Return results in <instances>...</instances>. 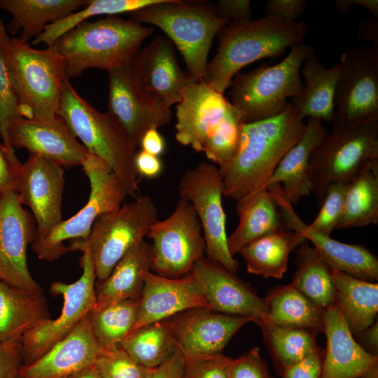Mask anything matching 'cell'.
<instances>
[{
	"label": "cell",
	"instance_id": "6",
	"mask_svg": "<svg viewBox=\"0 0 378 378\" xmlns=\"http://www.w3.org/2000/svg\"><path fill=\"white\" fill-rule=\"evenodd\" d=\"M131 18L162 29L181 54L188 73L204 80L208 55L218 32L230 22L203 3L162 0L131 13Z\"/></svg>",
	"mask_w": 378,
	"mask_h": 378
},
{
	"label": "cell",
	"instance_id": "30",
	"mask_svg": "<svg viewBox=\"0 0 378 378\" xmlns=\"http://www.w3.org/2000/svg\"><path fill=\"white\" fill-rule=\"evenodd\" d=\"M339 64L326 68L314 55H309L300 68L304 78L300 94L290 103L301 117L315 118L332 122L334 117V97L339 78Z\"/></svg>",
	"mask_w": 378,
	"mask_h": 378
},
{
	"label": "cell",
	"instance_id": "25",
	"mask_svg": "<svg viewBox=\"0 0 378 378\" xmlns=\"http://www.w3.org/2000/svg\"><path fill=\"white\" fill-rule=\"evenodd\" d=\"M101 348L90 313L41 356L22 365L19 378H67L93 365Z\"/></svg>",
	"mask_w": 378,
	"mask_h": 378
},
{
	"label": "cell",
	"instance_id": "49",
	"mask_svg": "<svg viewBox=\"0 0 378 378\" xmlns=\"http://www.w3.org/2000/svg\"><path fill=\"white\" fill-rule=\"evenodd\" d=\"M22 365L21 340L0 341V378H18Z\"/></svg>",
	"mask_w": 378,
	"mask_h": 378
},
{
	"label": "cell",
	"instance_id": "45",
	"mask_svg": "<svg viewBox=\"0 0 378 378\" xmlns=\"http://www.w3.org/2000/svg\"><path fill=\"white\" fill-rule=\"evenodd\" d=\"M22 118L19 113V102L13 89L7 67L0 55V136L2 144L14 152L9 144L8 130L10 123Z\"/></svg>",
	"mask_w": 378,
	"mask_h": 378
},
{
	"label": "cell",
	"instance_id": "27",
	"mask_svg": "<svg viewBox=\"0 0 378 378\" xmlns=\"http://www.w3.org/2000/svg\"><path fill=\"white\" fill-rule=\"evenodd\" d=\"M239 223L227 237V246L234 257L252 241L267 234L285 230L281 209L264 188L237 201Z\"/></svg>",
	"mask_w": 378,
	"mask_h": 378
},
{
	"label": "cell",
	"instance_id": "40",
	"mask_svg": "<svg viewBox=\"0 0 378 378\" xmlns=\"http://www.w3.org/2000/svg\"><path fill=\"white\" fill-rule=\"evenodd\" d=\"M256 323L262 330L265 342L280 374L318 346L316 333L312 331L262 322Z\"/></svg>",
	"mask_w": 378,
	"mask_h": 378
},
{
	"label": "cell",
	"instance_id": "34",
	"mask_svg": "<svg viewBox=\"0 0 378 378\" xmlns=\"http://www.w3.org/2000/svg\"><path fill=\"white\" fill-rule=\"evenodd\" d=\"M335 303L352 334L371 326L378 314V284L331 270Z\"/></svg>",
	"mask_w": 378,
	"mask_h": 378
},
{
	"label": "cell",
	"instance_id": "18",
	"mask_svg": "<svg viewBox=\"0 0 378 378\" xmlns=\"http://www.w3.org/2000/svg\"><path fill=\"white\" fill-rule=\"evenodd\" d=\"M15 190L0 197V281L30 290H42L27 266V248L34 241L33 217L22 206Z\"/></svg>",
	"mask_w": 378,
	"mask_h": 378
},
{
	"label": "cell",
	"instance_id": "52",
	"mask_svg": "<svg viewBox=\"0 0 378 378\" xmlns=\"http://www.w3.org/2000/svg\"><path fill=\"white\" fill-rule=\"evenodd\" d=\"M250 0H219L215 7L218 15L230 22L251 20L253 10Z\"/></svg>",
	"mask_w": 378,
	"mask_h": 378
},
{
	"label": "cell",
	"instance_id": "48",
	"mask_svg": "<svg viewBox=\"0 0 378 378\" xmlns=\"http://www.w3.org/2000/svg\"><path fill=\"white\" fill-rule=\"evenodd\" d=\"M323 355L317 346L301 360L288 367L281 374L282 378H321Z\"/></svg>",
	"mask_w": 378,
	"mask_h": 378
},
{
	"label": "cell",
	"instance_id": "32",
	"mask_svg": "<svg viewBox=\"0 0 378 378\" xmlns=\"http://www.w3.org/2000/svg\"><path fill=\"white\" fill-rule=\"evenodd\" d=\"M265 300L268 309L267 318L255 323L323 332L325 309L291 284L271 289Z\"/></svg>",
	"mask_w": 378,
	"mask_h": 378
},
{
	"label": "cell",
	"instance_id": "24",
	"mask_svg": "<svg viewBox=\"0 0 378 378\" xmlns=\"http://www.w3.org/2000/svg\"><path fill=\"white\" fill-rule=\"evenodd\" d=\"M203 307L207 308L206 300L198 281L191 273L172 279L148 270L144 276L137 320L130 335L152 323L168 319L187 310Z\"/></svg>",
	"mask_w": 378,
	"mask_h": 378
},
{
	"label": "cell",
	"instance_id": "35",
	"mask_svg": "<svg viewBox=\"0 0 378 378\" xmlns=\"http://www.w3.org/2000/svg\"><path fill=\"white\" fill-rule=\"evenodd\" d=\"M306 238L300 233L284 230L263 236L241 250L250 274L281 279L287 270L290 252Z\"/></svg>",
	"mask_w": 378,
	"mask_h": 378
},
{
	"label": "cell",
	"instance_id": "39",
	"mask_svg": "<svg viewBox=\"0 0 378 378\" xmlns=\"http://www.w3.org/2000/svg\"><path fill=\"white\" fill-rule=\"evenodd\" d=\"M141 296L94 308L90 318L94 336L102 348L120 344L134 328Z\"/></svg>",
	"mask_w": 378,
	"mask_h": 378
},
{
	"label": "cell",
	"instance_id": "21",
	"mask_svg": "<svg viewBox=\"0 0 378 378\" xmlns=\"http://www.w3.org/2000/svg\"><path fill=\"white\" fill-rule=\"evenodd\" d=\"M166 320L178 347L189 355L223 353L242 326L254 322L249 317L218 313L206 307L187 310Z\"/></svg>",
	"mask_w": 378,
	"mask_h": 378
},
{
	"label": "cell",
	"instance_id": "16",
	"mask_svg": "<svg viewBox=\"0 0 378 378\" xmlns=\"http://www.w3.org/2000/svg\"><path fill=\"white\" fill-rule=\"evenodd\" d=\"M64 186L63 167L45 157L29 154L20 167L15 190L33 213L37 225L34 241L46 238L62 221Z\"/></svg>",
	"mask_w": 378,
	"mask_h": 378
},
{
	"label": "cell",
	"instance_id": "22",
	"mask_svg": "<svg viewBox=\"0 0 378 378\" xmlns=\"http://www.w3.org/2000/svg\"><path fill=\"white\" fill-rule=\"evenodd\" d=\"M174 47L166 36H157L131 64L141 86L170 108L181 101L182 90L197 82L179 66Z\"/></svg>",
	"mask_w": 378,
	"mask_h": 378
},
{
	"label": "cell",
	"instance_id": "4",
	"mask_svg": "<svg viewBox=\"0 0 378 378\" xmlns=\"http://www.w3.org/2000/svg\"><path fill=\"white\" fill-rule=\"evenodd\" d=\"M0 55L19 102V113L27 119L57 116L66 80V66L52 46L36 49L10 38L0 20Z\"/></svg>",
	"mask_w": 378,
	"mask_h": 378
},
{
	"label": "cell",
	"instance_id": "12",
	"mask_svg": "<svg viewBox=\"0 0 378 378\" xmlns=\"http://www.w3.org/2000/svg\"><path fill=\"white\" fill-rule=\"evenodd\" d=\"M339 65L332 132L378 120V48L347 49Z\"/></svg>",
	"mask_w": 378,
	"mask_h": 378
},
{
	"label": "cell",
	"instance_id": "37",
	"mask_svg": "<svg viewBox=\"0 0 378 378\" xmlns=\"http://www.w3.org/2000/svg\"><path fill=\"white\" fill-rule=\"evenodd\" d=\"M297 270L290 283L323 309L335 303L331 269L314 247L303 242L295 249Z\"/></svg>",
	"mask_w": 378,
	"mask_h": 378
},
{
	"label": "cell",
	"instance_id": "38",
	"mask_svg": "<svg viewBox=\"0 0 378 378\" xmlns=\"http://www.w3.org/2000/svg\"><path fill=\"white\" fill-rule=\"evenodd\" d=\"M120 344L136 363L148 369L162 364L178 348L167 320L141 328Z\"/></svg>",
	"mask_w": 378,
	"mask_h": 378
},
{
	"label": "cell",
	"instance_id": "43",
	"mask_svg": "<svg viewBox=\"0 0 378 378\" xmlns=\"http://www.w3.org/2000/svg\"><path fill=\"white\" fill-rule=\"evenodd\" d=\"M93 365L100 378H146L153 370L136 363L120 344L101 348Z\"/></svg>",
	"mask_w": 378,
	"mask_h": 378
},
{
	"label": "cell",
	"instance_id": "53",
	"mask_svg": "<svg viewBox=\"0 0 378 378\" xmlns=\"http://www.w3.org/2000/svg\"><path fill=\"white\" fill-rule=\"evenodd\" d=\"M146 378H185V356L178 347L162 364L153 369Z\"/></svg>",
	"mask_w": 378,
	"mask_h": 378
},
{
	"label": "cell",
	"instance_id": "7",
	"mask_svg": "<svg viewBox=\"0 0 378 378\" xmlns=\"http://www.w3.org/2000/svg\"><path fill=\"white\" fill-rule=\"evenodd\" d=\"M313 52L306 43L291 47L288 55L274 65L261 64L232 78L230 103L241 123L275 116L288 106L289 98L302 91L300 68Z\"/></svg>",
	"mask_w": 378,
	"mask_h": 378
},
{
	"label": "cell",
	"instance_id": "46",
	"mask_svg": "<svg viewBox=\"0 0 378 378\" xmlns=\"http://www.w3.org/2000/svg\"><path fill=\"white\" fill-rule=\"evenodd\" d=\"M184 356L185 378H229L232 358L223 353Z\"/></svg>",
	"mask_w": 378,
	"mask_h": 378
},
{
	"label": "cell",
	"instance_id": "1",
	"mask_svg": "<svg viewBox=\"0 0 378 378\" xmlns=\"http://www.w3.org/2000/svg\"><path fill=\"white\" fill-rule=\"evenodd\" d=\"M305 125L290 103L275 116L241 123L233 158L218 167L224 195L237 202L266 188L283 157L301 138Z\"/></svg>",
	"mask_w": 378,
	"mask_h": 378
},
{
	"label": "cell",
	"instance_id": "58",
	"mask_svg": "<svg viewBox=\"0 0 378 378\" xmlns=\"http://www.w3.org/2000/svg\"><path fill=\"white\" fill-rule=\"evenodd\" d=\"M357 36L361 39L370 40L373 46L378 48V20H364L357 29Z\"/></svg>",
	"mask_w": 378,
	"mask_h": 378
},
{
	"label": "cell",
	"instance_id": "28",
	"mask_svg": "<svg viewBox=\"0 0 378 378\" xmlns=\"http://www.w3.org/2000/svg\"><path fill=\"white\" fill-rule=\"evenodd\" d=\"M326 134L321 120L308 118L301 138L283 157L267 183H280L292 204L312 192L308 175L309 158Z\"/></svg>",
	"mask_w": 378,
	"mask_h": 378
},
{
	"label": "cell",
	"instance_id": "56",
	"mask_svg": "<svg viewBox=\"0 0 378 378\" xmlns=\"http://www.w3.org/2000/svg\"><path fill=\"white\" fill-rule=\"evenodd\" d=\"M335 8L342 13H346L353 6H360L368 9L374 19L378 20V0H336Z\"/></svg>",
	"mask_w": 378,
	"mask_h": 378
},
{
	"label": "cell",
	"instance_id": "50",
	"mask_svg": "<svg viewBox=\"0 0 378 378\" xmlns=\"http://www.w3.org/2000/svg\"><path fill=\"white\" fill-rule=\"evenodd\" d=\"M21 164L15 151H10L3 144H0V197L10 190H15Z\"/></svg>",
	"mask_w": 378,
	"mask_h": 378
},
{
	"label": "cell",
	"instance_id": "54",
	"mask_svg": "<svg viewBox=\"0 0 378 378\" xmlns=\"http://www.w3.org/2000/svg\"><path fill=\"white\" fill-rule=\"evenodd\" d=\"M134 164L137 175L146 178H156L162 172L160 158L141 149L136 153Z\"/></svg>",
	"mask_w": 378,
	"mask_h": 378
},
{
	"label": "cell",
	"instance_id": "42",
	"mask_svg": "<svg viewBox=\"0 0 378 378\" xmlns=\"http://www.w3.org/2000/svg\"><path fill=\"white\" fill-rule=\"evenodd\" d=\"M241 122L232 106L224 119L208 135L202 152L218 167L233 158L239 140Z\"/></svg>",
	"mask_w": 378,
	"mask_h": 378
},
{
	"label": "cell",
	"instance_id": "57",
	"mask_svg": "<svg viewBox=\"0 0 378 378\" xmlns=\"http://www.w3.org/2000/svg\"><path fill=\"white\" fill-rule=\"evenodd\" d=\"M359 335L360 341L367 348L366 351L374 356L378 354V323L376 321L371 326L356 335Z\"/></svg>",
	"mask_w": 378,
	"mask_h": 378
},
{
	"label": "cell",
	"instance_id": "20",
	"mask_svg": "<svg viewBox=\"0 0 378 378\" xmlns=\"http://www.w3.org/2000/svg\"><path fill=\"white\" fill-rule=\"evenodd\" d=\"M8 136L13 149L24 148L62 167L82 165L89 153L58 115L48 120L19 118L10 123Z\"/></svg>",
	"mask_w": 378,
	"mask_h": 378
},
{
	"label": "cell",
	"instance_id": "2",
	"mask_svg": "<svg viewBox=\"0 0 378 378\" xmlns=\"http://www.w3.org/2000/svg\"><path fill=\"white\" fill-rule=\"evenodd\" d=\"M307 33L304 21L288 22L270 15L230 22L216 35L217 52L208 62L204 80L223 94L242 68L284 55L288 48L302 43Z\"/></svg>",
	"mask_w": 378,
	"mask_h": 378
},
{
	"label": "cell",
	"instance_id": "8",
	"mask_svg": "<svg viewBox=\"0 0 378 378\" xmlns=\"http://www.w3.org/2000/svg\"><path fill=\"white\" fill-rule=\"evenodd\" d=\"M378 163V120L326 134L309 158L312 192L321 206L328 187L349 184L364 168Z\"/></svg>",
	"mask_w": 378,
	"mask_h": 378
},
{
	"label": "cell",
	"instance_id": "33",
	"mask_svg": "<svg viewBox=\"0 0 378 378\" xmlns=\"http://www.w3.org/2000/svg\"><path fill=\"white\" fill-rule=\"evenodd\" d=\"M148 270L149 244L144 240L118 261L104 280L99 281L94 308L140 297L144 274Z\"/></svg>",
	"mask_w": 378,
	"mask_h": 378
},
{
	"label": "cell",
	"instance_id": "5",
	"mask_svg": "<svg viewBox=\"0 0 378 378\" xmlns=\"http://www.w3.org/2000/svg\"><path fill=\"white\" fill-rule=\"evenodd\" d=\"M57 115L88 152L104 160L120 181L126 195L139 190L135 157L137 148L108 112L97 111L66 80Z\"/></svg>",
	"mask_w": 378,
	"mask_h": 378
},
{
	"label": "cell",
	"instance_id": "60",
	"mask_svg": "<svg viewBox=\"0 0 378 378\" xmlns=\"http://www.w3.org/2000/svg\"><path fill=\"white\" fill-rule=\"evenodd\" d=\"M363 378H378V368H375L369 374Z\"/></svg>",
	"mask_w": 378,
	"mask_h": 378
},
{
	"label": "cell",
	"instance_id": "10",
	"mask_svg": "<svg viewBox=\"0 0 378 378\" xmlns=\"http://www.w3.org/2000/svg\"><path fill=\"white\" fill-rule=\"evenodd\" d=\"M81 166L90 184L88 202L46 238L32 242V249L41 260L52 261L64 255L69 251L64 244L66 240L87 239L96 218L120 207L127 196L117 176L99 157L88 153Z\"/></svg>",
	"mask_w": 378,
	"mask_h": 378
},
{
	"label": "cell",
	"instance_id": "29",
	"mask_svg": "<svg viewBox=\"0 0 378 378\" xmlns=\"http://www.w3.org/2000/svg\"><path fill=\"white\" fill-rule=\"evenodd\" d=\"M49 318L43 290L30 291L0 281V341L21 340L24 334Z\"/></svg>",
	"mask_w": 378,
	"mask_h": 378
},
{
	"label": "cell",
	"instance_id": "61",
	"mask_svg": "<svg viewBox=\"0 0 378 378\" xmlns=\"http://www.w3.org/2000/svg\"><path fill=\"white\" fill-rule=\"evenodd\" d=\"M19 378V377H18Z\"/></svg>",
	"mask_w": 378,
	"mask_h": 378
},
{
	"label": "cell",
	"instance_id": "31",
	"mask_svg": "<svg viewBox=\"0 0 378 378\" xmlns=\"http://www.w3.org/2000/svg\"><path fill=\"white\" fill-rule=\"evenodd\" d=\"M88 2V0H0V8L12 16L7 31L16 34L21 30L18 38L28 43L48 25L78 10Z\"/></svg>",
	"mask_w": 378,
	"mask_h": 378
},
{
	"label": "cell",
	"instance_id": "36",
	"mask_svg": "<svg viewBox=\"0 0 378 378\" xmlns=\"http://www.w3.org/2000/svg\"><path fill=\"white\" fill-rule=\"evenodd\" d=\"M378 223V163L361 170L347 184L341 219L336 229Z\"/></svg>",
	"mask_w": 378,
	"mask_h": 378
},
{
	"label": "cell",
	"instance_id": "23",
	"mask_svg": "<svg viewBox=\"0 0 378 378\" xmlns=\"http://www.w3.org/2000/svg\"><path fill=\"white\" fill-rule=\"evenodd\" d=\"M232 108L223 94L204 80L188 85L182 90L181 101L176 106V141L202 152L206 137Z\"/></svg>",
	"mask_w": 378,
	"mask_h": 378
},
{
	"label": "cell",
	"instance_id": "51",
	"mask_svg": "<svg viewBox=\"0 0 378 378\" xmlns=\"http://www.w3.org/2000/svg\"><path fill=\"white\" fill-rule=\"evenodd\" d=\"M307 4V0H270L265 5V10L267 15L288 22H296Z\"/></svg>",
	"mask_w": 378,
	"mask_h": 378
},
{
	"label": "cell",
	"instance_id": "11",
	"mask_svg": "<svg viewBox=\"0 0 378 378\" xmlns=\"http://www.w3.org/2000/svg\"><path fill=\"white\" fill-rule=\"evenodd\" d=\"M158 220L156 205L148 195L138 197L96 218L85 240L99 281L104 280L118 261L144 240Z\"/></svg>",
	"mask_w": 378,
	"mask_h": 378
},
{
	"label": "cell",
	"instance_id": "26",
	"mask_svg": "<svg viewBox=\"0 0 378 378\" xmlns=\"http://www.w3.org/2000/svg\"><path fill=\"white\" fill-rule=\"evenodd\" d=\"M323 332L327 343L321 378H363L378 368V356L356 342L336 303L325 309Z\"/></svg>",
	"mask_w": 378,
	"mask_h": 378
},
{
	"label": "cell",
	"instance_id": "17",
	"mask_svg": "<svg viewBox=\"0 0 378 378\" xmlns=\"http://www.w3.org/2000/svg\"><path fill=\"white\" fill-rule=\"evenodd\" d=\"M266 188L281 209L285 230L302 234L331 270L368 281L378 280V258L374 253L363 245L340 242L312 229L297 214L280 183H270Z\"/></svg>",
	"mask_w": 378,
	"mask_h": 378
},
{
	"label": "cell",
	"instance_id": "3",
	"mask_svg": "<svg viewBox=\"0 0 378 378\" xmlns=\"http://www.w3.org/2000/svg\"><path fill=\"white\" fill-rule=\"evenodd\" d=\"M153 31V27L134 19L109 15L80 23L50 46L63 59L66 77L70 80L87 69L108 71L131 64Z\"/></svg>",
	"mask_w": 378,
	"mask_h": 378
},
{
	"label": "cell",
	"instance_id": "15",
	"mask_svg": "<svg viewBox=\"0 0 378 378\" xmlns=\"http://www.w3.org/2000/svg\"><path fill=\"white\" fill-rule=\"evenodd\" d=\"M108 74V112L119 122L138 148L148 130L158 129L170 122V108L141 86L131 64L111 69Z\"/></svg>",
	"mask_w": 378,
	"mask_h": 378
},
{
	"label": "cell",
	"instance_id": "13",
	"mask_svg": "<svg viewBox=\"0 0 378 378\" xmlns=\"http://www.w3.org/2000/svg\"><path fill=\"white\" fill-rule=\"evenodd\" d=\"M150 270L167 278L189 274L204 257L206 245L200 222L191 204L179 198L172 214L150 229Z\"/></svg>",
	"mask_w": 378,
	"mask_h": 378
},
{
	"label": "cell",
	"instance_id": "44",
	"mask_svg": "<svg viewBox=\"0 0 378 378\" xmlns=\"http://www.w3.org/2000/svg\"><path fill=\"white\" fill-rule=\"evenodd\" d=\"M347 184L335 183L330 185L321 204L320 211L309 227L325 235L330 236L341 219Z\"/></svg>",
	"mask_w": 378,
	"mask_h": 378
},
{
	"label": "cell",
	"instance_id": "41",
	"mask_svg": "<svg viewBox=\"0 0 378 378\" xmlns=\"http://www.w3.org/2000/svg\"><path fill=\"white\" fill-rule=\"evenodd\" d=\"M162 0H90L84 8L48 25L33 41V45L52 46L59 38L80 23L94 16L131 13Z\"/></svg>",
	"mask_w": 378,
	"mask_h": 378
},
{
	"label": "cell",
	"instance_id": "55",
	"mask_svg": "<svg viewBox=\"0 0 378 378\" xmlns=\"http://www.w3.org/2000/svg\"><path fill=\"white\" fill-rule=\"evenodd\" d=\"M139 147L141 150L159 157L164 152L165 141L158 129L153 128L144 134Z\"/></svg>",
	"mask_w": 378,
	"mask_h": 378
},
{
	"label": "cell",
	"instance_id": "14",
	"mask_svg": "<svg viewBox=\"0 0 378 378\" xmlns=\"http://www.w3.org/2000/svg\"><path fill=\"white\" fill-rule=\"evenodd\" d=\"M180 198L190 202L200 222L206 258L236 274L239 263L227 246L226 216L223 208V182L219 168L202 161L186 169L178 183Z\"/></svg>",
	"mask_w": 378,
	"mask_h": 378
},
{
	"label": "cell",
	"instance_id": "59",
	"mask_svg": "<svg viewBox=\"0 0 378 378\" xmlns=\"http://www.w3.org/2000/svg\"><path fill=\"white\" fill-rule=\"evenodd\" d=\"M67 378H100L94 365Z\"/></svg>",
	"mask_w": 378,
	"mask_h": 378
},
{
	"label": "cell",
	"instance_id": "19",
	"mask_svg": "<svg viewBox=\"0 0 378 378\" xmlns=\"http://www.w3.org/2000/svg\"><path fill=\"white\" fill-rule=\"evenodd\" d=\"M190 273L198 281L210 310L249 317L255 323L267 318L265 298L219 263L203 257L195 263Z\"/></svg>",
	"mask_w": 378,
	"mask_h": 378
},
{
	"label": "cell",
	"instance_id": "47",
	"mask_svg": "<svg viewBox=\"0 0 378 378\" xmlns=\"http://www.w3.org/2000/svg\"><path fill=\"white\" fill-rule=\"evenodd\" d=\"M229 378H271L258 347L231 360Z\"/></svg>",
	"mask_w": 378,
	"mask_h": 378
},
{
	"label": "cell",
	"instance_id": "9",
	"mask_svg": "<svg viewBox=\"0 0 378 378\" xmlns=\"http://www.w3.org/2000/svg\"><path fill=\"white\" fill-rule=\"evenodd\" d=\"M69 250H80L82 274L71 284L56 281L50 291L63 298L60 315L47 319L27 332L22 337V365L33 362L55 344L66 337L96 305L94 265L89 245L85 239L71 241Z\"/></svg>",
	"mask_w": 378,
	"mask_h": 378
}]
</instances>
